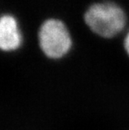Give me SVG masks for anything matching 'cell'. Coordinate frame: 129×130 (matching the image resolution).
Wrapping results in <instances>:
<instances>
[{
	"instance_id": "6da1fadb",
	"label": "cell",
	"mask_w": 129,
	"mask_h": 130,
	"mask_svg": "<svg viewBox=\"0 0 129 130\" xmlns=\"http://www.w3.org/2000/svg\"><path fill=\"white\" fill-rule=\"evenodd\" d=\"M86 25L96 35L103 38H112L125 28L127 17L123 9L112 2L94 4L84 15Z\"/></svg>"
},
{
	"instance_id": "7a4b0ae2",
	"label": "cell",
	"mask_w": 129,
	"mask_h": 130,
	"mask_svg": "<svg viewBox=\"0 0 129 130\" xmlns=\"http://www.w3.org/2000/svg\"><path fill=\"white\" fill-rule=\"evenodd\" d=\"M41 51L50 59H60L69 53L72 39L66 25L58 19H49L41 24L38 33Z\"/></svg>"
},
{
	"instance_id": "3957f363",
	"label": "cell",
	"mask_w": 129,
	"mask_h": 130,
	"mask_svg": "<svg viewBox=\"0 0 129 130\" xmlns=\"http://www.w3.org/2000/svg\"><path fill=\"white\" fill-rule=\"evenodd\" d=\"M23 36L16 18L13 15H3L0 19V47L4 51H14L21 46Z\"/></svg>"
},
{
	"instance_id": "277c9868",
	"label": "cell",
	"mask_w": 129,
	"mask_h": 130,
	"mask_svg": "<svg viewBox=\"0 0 129 130\" xmlns=\"http://www.w3.org/2000/svg\"><path fill=\"white\" fill-rule=\"evenodd\" d=\"M123 45H124V49H125V51L127 52V56H129V31L127 34V35L125 36V39H124V43H123Z\"/></svg>"
}]
</instances>
